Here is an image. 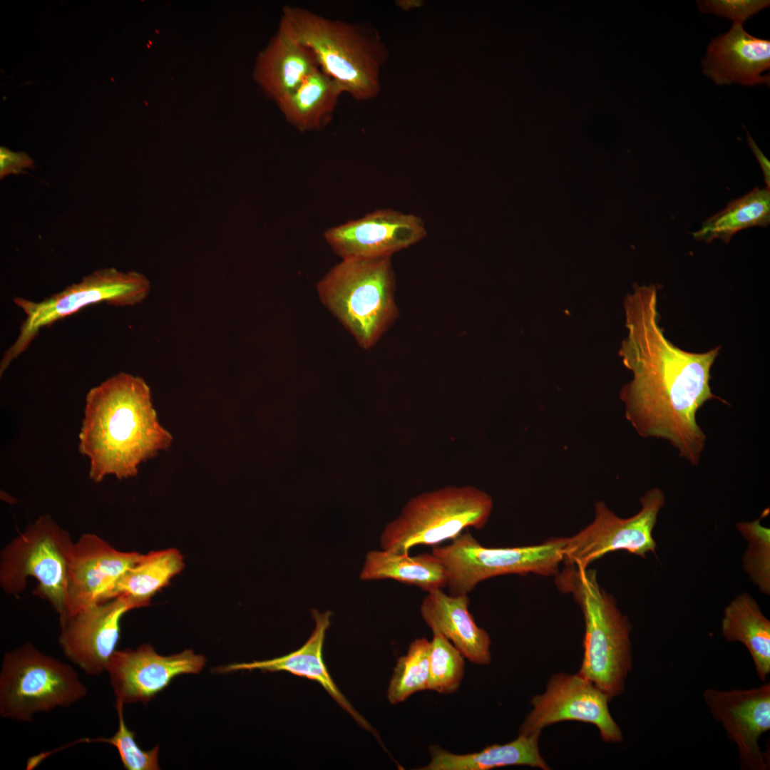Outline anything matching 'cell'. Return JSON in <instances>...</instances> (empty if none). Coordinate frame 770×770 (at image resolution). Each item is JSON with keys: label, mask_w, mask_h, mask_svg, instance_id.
Returning <instances> with one entry per match:
<instances>
[{"label": "cell", "mask_w": 770, "mask_h": 770, "mask_svg": "<svg viewBox=\"0 0 770 770\" xmlns=\"http://www.w3.org/2000/svg\"><path fill=\"white\" fill-rule=\"evenodd\" d=\"M566 538L513 548L484 547L469 532L431 550L444 566L449 595H468L481 582L496 576L534 573L553 575L563 559Z\"/></svg>", "instance_id": "obj_10"}, {"label": "cell", "mask_w": 770, "mask_h": 770, "mask_svg": "<svg viewBox=\"0 0 770 770\" xmlns=\"http://www.w3.org/2000/svg\"><path fill=\"white\" fill-rule=\"evenodd\" d=\"M761 518L741 522L736 525L748 541L743 566L753 582L766 595L770 593V530L763 526Z\"/></svg>", "instance_id": "obj_30"}, {"label": "cell", "mask_w": 770, "mask_h": 770, "mask_svg": "<svg viewBox=\"0 0 770 770\" xmlns=\"http://www.w3.org/2000/svg\"><path fill=\"white\" fill-rule=\"evenodd\" d=\"M746 131L747 133V140H748L749 145L750 148L751 149L754 155L756 158V159H757V160H758V162H759V165H760V166L761 168V170H762V172H763V174H764V180H765V183H766V188L769 190V188H770V164H769V161L767 159V158L764 155V154L762 153V151L759 149V148L757 146V145L754 142V139L749 135V132L746 130Z\"/></svg>", "instance_id": "obj_34"}, {"label": "cell", "mask_w": 770, "mask_h": 770, "mask_svg": "<svg viewBox=\"0 0 770 770\" xmlns=\"http://www.w3.org/2000/svg\"><path fill=\"white\" fill-rule=\"evenodd\" d=\"M657 296L651 285L630 300L624 355L634 379L622 392L625 417L640 436L668 441L680 457L697 465L706 436L696 414L707 401L719 399L709 381L720 347L694 353L673 344L659 326Z\"/></svg>", "instance_id": "obj_1"}, {"label": "cell", "mask_w": 770, "mask_h": 770, "mask_svg": "<svg viewBox=\"0 0 770 770\" xmlns=\"http://www.w3.org/2000/svg\"><path fill=\"white\" fill-rule=\"evenodd\" d=\"M74 542L49 514L40 515L11 540L0 553V586L17 596L29 578L37 580L34 594L50 603L59 616H66L68 564Z\"/></svg>", "instance_id": "obj_7"}, {"label": "cell", "mask_w": 770, "mask_h": 770, "mask_svg": "<svg viewBox=\"0 0 770 770\" xmlns=\"http://www.w3.org/2000/svg\"><path fill=\"white\" fill-rule=\"evenodd\" d=\"M770 222V190L754 188L743 197L709 217L692 233L697 240L709 243L715 239L729 243L737 232L752 227H766Z\"/></svg>", "instance_id": "obj_27"}, {"label": "cell", "mask_w": 770, "mask_h": 770, "mask_svg": "<svg viewBox=\"0 0 770 770\" xmlns=\"http://www.w3.org/2000/svg\"><path fill=\"white\" fill-rule=\"evenodd\" d=\"M33 165V160L26 153L14 152L3 146L0 148L1 178L11 174H19Z\"/></svg>", "instance_id": "obj_33"}, {"label": "cell", "mask_w": 770, "mask_h": 770, "mask_svg": "<svg viewBox=\"0 0 770 770\" xmlns=\"http://www.w3.org/2000/svg\"><path fill=\"white\" fill-rule=\"evenodd\" d=\"M123 706L121 702H115L118 716V727L111 737H98L87 739V742H102L111 744L118 750L120 759L125 769L128 770H158L159 746L145 751L137 744L135 733L130 730L124 721Z\"/></svg>", "instance_id": "obj_31"}, {"label": "cell", "mask_w": 770, "mask_h": 770, "mask_svg": "<svg viewBox=\"0 0 770 770\" xmlns=\"http://www.w3.org/2000/svg\"><path fill=\"white\" fill-rule=\"evenodd\" d=\"M426 233L419 217L385 209L332 227L324 237L342 260L371 259L389 257L418 242Z\"/></svg>", "instance_id": "obj_17"}, {"label": "cell", "mask_w": 770, "mask_h": 770, "mask_svg": "<svg viewBox=\"0 0 770 770\" xmlns=\"http://www.w3.org/2000/svg\"><path fill=\"white\" fill-rule=\"evenodd\" d=\"M469 602L468 595H447L442 589H436L427 592L420 612L433 633L446 637L464 657L476 664H489L491 638L486 630L476 625L468 611Z\"/></svg>", "instance_id": "obj_20"}, {"label": "cell", "mask_w": 770, "mask_h": 770, "mask_svg": "<svg viewBox=\"0 0 770 770\" xmlns=\"http://www.w3.org/2000/svg\"><path fill=\"white\" fill-rule=\"evenodd\" d=\"M703 699L712 717L735 744L740 768L769 769V750L762 751L759 741L770 729V683L729 691L707 688Z\"/></svg>", "instance_id": "obj_13"}, {"label": "cell", "mask_w": 770, "mask_h": 770, "mask_svg": "<svg viewBox=\"0 0 770 770\" xmlns=\"http://www.w3.org/2000/svg\"><path fill=\"white\" fill-rule=\"evenodd\" d=\"M69 664L30 642L4 653L0 669V715L31 722L34 714L67 707L87 694Z\"/></svg>", "instance_id": "obj_8"}, {"label": "cell", "mask_w": 770, "mask_h": 770, "mask_svg": "<svg viewBox=\"0 0 770 770\" xmlns=\"http://www.w3.org/2000/svg\"><path fill=\"white\" fill-rule=\"evenodd\" d=\"M80 452L89 458V477L101 481L135 476L138 466L168 449L171 434L160 424L145 381L120 372L92 388L86 399Z\"/></svg>", "instance_id": "obj_2"}, {"label": "cell", "mask_w": 770, "mask_h": 770, "mask_svg": "<svg viewBox=\"0 0 770 770\" xmlns=\"http://www.w3.org/2000/svg\"><path fill=\"white\" fill-rule=\"evenodd\" d=\"M608 697L580 674L558 673L548 681L543 694L531 700L533 709L521 724L519 735L540 732L563 721H578L595 725L601 739L609 743L623 740L619 725L611 716Z\"/></svg>", "instance_id": "obj_12"}, {"label": "cell", "mask_w": 770, "mask_h": 770, "mask_svg": "<svg viewBox=\"0 0 770 770\" xmlns=\"http://www.w3.org/2000/svg\"><path fill=\"white\" fill-rule=\"evenodd\" d=\"M318 68L312 52L280 21L277 32L256 59L253 77L277 103L295 91Z\"/></svg>", "instance_id": "obj_21"}, {"label": "cell", "mask_w": 770, "mask_h": 770, "mask_svg": "<svg viewBox=\"0 0 770 770\" xmlns=\"http://www.w3.org/2000/svg\"><path fill=\"white\" fill-rule=\"evenodd\" d=\"M280 21L314 54L320 69L357 101L375 97L386 60L379 38L364 26L286 6Z\"/></svg>", "instance_id": "obj_4"}, {"label": "cell", "mask_w": 770, "mask_h": 770, "mask_svg": "<svg viewBox=\"0 0 770 770\" xmlns=\"http://www.w3.org/2000/svg\"><path fill=\"white\" fill-rule=\"evenodd\" d=\"M430 650L431 641L419 638L409 645L406 654L398 658L387 689L391 704L428 689Z\"/></svg>", "instance_id": "obj_28"}, {"label": "cell", "mask_w": 770, "mask_h": 770, "mask_svg": "<svg viewBox=\"0 0 770 770\" xmlns=\"http://www.w3.org/2000/svg\"><path fill=\"white\" fill-rule=\"evenodd\" d=\"M493 506L491 496L473 486H448L424 492L411 498L386 526L381 547L406 553L418 545L438 546L468 528H483Z\"/></svg>", "instance_id": "obj_6"}, {"label": "cell", "mask_w": 770, "mask_h": 770, "mask_svg": "<svg viewBox=\"0 0 770 770\" xmlns=\"http://www.w3.org/2000/svg\"><path fill=\"white\" fill-rule=\"evenodd\" d=\"M315 627L307 641L298 650L280 657L222 666L217 670L228 672L259 669L262 672L285 671L319 683L332 699L364 729L379 739L378 734L349 703L332 679L322 657L325 634L330 625L331 612L312 611Z\"/></svg>", "instance_id": "obj_19"}, {"label": "cell", "mask_w": 770, "mask_h": 770, "mask_svg": "<svg viewBox=\"0 0 770 770\" xmlns=\"http://www.w3.org/2000/svg\"><path fill=\"white\" fill-rule=\"evenodd\" d=\"M727 642H739L748 650L761 682L770 673V621L750 595H737L726 607L721 624Z\"/></svg>", "instance_id": "obj_23"}, {"label": "cell", "mask_w": 770, "mask_h": 770, "mask_svg": "<svg viewBox=\"0 0 770 770\" xmlns=\"http://www.w3.org/2000/svg\"><path fill=\"white\" fill-rule=\"evenodd\" d=\"M150 290V283L141 273L121 272L114 267L98 270L42 301L21 297L14 304L25 314L16 339L4 352L0 374L12 361L29 347L41 329L71 316L91 304L106 302L115 307L133 306L142 302Z\"/></svg>", "instance_id": "obj_9"}, {"label": "cell", "mask_w": 770, "mask_h": 770, "mask_svg": "<svg viewBox=\"0 0 770 770\" xmlns=\"http://www.w3.org/2000/svg\"><path fill=\"white\" fill-rule=\"evenodd\" d=\"M343 91L320 68L277 105L286 120L300 132L319 130L329 120Z\"/></svg>", "instance_id": "obj_25"}, {"label": "cell", "mask_w": 770, "mask_h": 770, "mask_svg": "<svg viewBox=\"0 0 770 770\" xmlns=\"http://www.w3.org/2000/svg\"><path fill=\"white\" fill-rule=\"evenodd\" d=\"M317 291L365 349L376 342L396 314L389 257L342 260L319 282Z\"/></svg>", "instance_id": "obj_5"}, {"label": "cell", "mask_w": 770, "mask_h": 770, "mask_svg": "<svg viewBox=\"0 0 770 770\" xmlns=\"http://www.w3.org/2000/svg\"><path fill=\"white\" fill-rule=\"evenodd\" d=\"M540 732L518 735L505 744L488 746L478 752L456 754L438 746H429V764L421 770H488L512 765H525L550 769L538 748Z\"/></svg>", "instance_id": "obj_22"}, {"label": "cell", "mask_w": 770, "mask_h": 770, "mask_svg": "<svg viewBox=\"0 0 770 770\" xmlns=\"http://www.w3.org/2000/svg\"><path fill=\"white\" fill-rule=\"evenodd\" d=\"M563 592L573 595L585 620L579 672L611 699L620 695L632 668V626L614 597L599 585L595 570L565 565L555 575Z\"/></svg>", "instance_id": "obj_3"}, {"label": "cell", "mask_w": 770, "mask_h": 770, "mask_svg": "<svg viewBox=\"0 0 770 770\" xmlns=\"http://www.w3.org/2000/svg\"><path fill=\"white\" fill-rule=\"evenodd\" d=\"M141 555L136 552L118 550L96 534H83L74 542L69 556L67 612L63 620L111 599L118 580Z\"/></svg>", "instance_id": "obj_14"}, {"label": "cell", "mask_w": 770, "mask_h": 770, "mask_svg": "<svg viewBox=\"0 0 770 770\" xmlns=\"http://www.w3.org/2000/svg\"><path fill=\"white\" fill-rule=\"evenodd\" d=\"M770 4L769 0H704L697 1L702 13L724 16L743 24L746 19Z\"/></svg>", "instance_id": "obj_32"}, {"label": "cell", "mask_w": 770, "mask_h": 770, "mask_svg": "<svg viewBox=\"0 0 770 770\" xmlns=\"http://www.w3.org/2000/svg\"><path fill=\"white\" fill-rule=\"evenodd\" d=\"M360 578L393 579L427 592L447 585L446 569L431 553L410 556L409 553L371 550L366 555Z\"/></svg>", "instance_id": "obj_24"}, {"label": "cell", "mask_w": 770, "mask_h": 770, "mask_svg": "<svg viewBox=\"0 0 770 770\" xmlns=\"http://www.w3.org/2000/svg\"><path fill=\"white\" fill-rule=\"evenodd\" d=\"M641 508L634 515L622 518L603 501L595 505L593 521L570 538H566L563 562L565 565L587 568L605 554L616 550L645 557L654 553L656 542L652 531L665 498L659 488L641 497Z\"/></svg>", "instance_id": "obj_11"}, {"label": "cell", "mask_w": 770, "mask_h": 770, "mask_svg": "<svg viewBox=\"0 0 770 770\" xmlns=\"http://www.w3.org/2000/svg\"><path fill=\"white\" fill-rule=\"evenodd\" d=\"M743 24L734 22L730 30L713 38L702 61V71L717 85H767L770 41L748 34Z\"/></svg>", "instance_id": "obj_18"}, {"label": "cell", "mask_w": 770, "mask_h": 770, "mask_svg": "<svg viewBox=\"0 0 770 770\" xmlns=\"http://www.w3.org/2000/svg\"><path fill=\"white\" fill-rule=\"evenodd\" d=\"M203 655L191 650L169 656L158 654L149 644L135 650H115L107 672L115 702L146 704L166 688L173 678L198 674L205 665Z\"/></svg>", "instance_id": "obj_15"}, {"label": "cell", "mask_w": 770, "mask_h": 770, "mask_svg": "<svg viewBox=\"0 0 770 770\" xmlns=\"http://www.w3.org/2000/svg\"><path fill=\"white\" fill-rule=\"evenodd\" d=\"M184 565L182 555L174 548L142 554L139 560L118 580L111 598L123 595L130 598L138 608L147 607L152 597L166 587Z\"/></svg>", "instance_id": "obj_26"}, {"label": "cell", "mask_w": 770, "mask_h": 770, "mask_svg": "<svg viewBox=\"0 0 770 770\" xmlns=\"http://www.w3.org/2000/svg\"><path fill=\"white\" fill-rule=\"evenodd\" d=\"M135 608L130 598L121 595L60 622L58 643L64 655L87 674L106 672L119 641L121 618Z\"/></svg>", "instance_id": "obj_16"}, {"label": "cell", "mask_w": 770, "mask_h": 770, "mask_svg": "<svg viewBox=\"0 0 770 770\" xmlns=\"http://www.w3.org/2000/svg\"><path fill=\"white\" fill-rule=\"evenodd\" d=\"M464 673V657L441 633H433L429 655L428 689L441 694L458 690Z\"/></svg>", "instance_id": "obj_29"}]
</instances>
